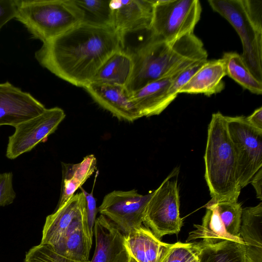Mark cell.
I'll use <instances>...</instances> for the list:
<instances>
[{"instance_id":"obj_30","label":"cell","mask_w":262,"mask_h":262,"mask_svg":"<svg viewBox=\"0 0 262 262\" xmlns=\"http://www.w3.org/2000/svg\"><path fill=\"white\" fill-rule=\"evenodd\" d=\"M80 189L83 193L86 202V236L88 244L92 248L94 226L96 220L97 207L96 199L93 195V191L88 193L81 187Z\"/></svg>"},{"instance_id":"obj_18","label":"cell","mask_w":262,"mask_h":262,"mask_svg":"<svg viewBox=\"0 0 262 262\" xmlns=\"http://www.w3.org/2000/svg\"><path fill=\"white\" fill-rule=\"evenodd\" d=\"M226 75L223 58L207 60L179 90L178 93L203 94L207 96L219 93L225 88L223 78Z\"/></svg>"},{"instance_id":"obj_25","label":"cell","mask_w":262,"mask_h":262,"mask_svg":"<svg viewBox=\"0 0 262 262\" xmlns=\"http://www.w3.org/2000/svg\"><path fill=\"white\" fill-rule=\"evenodd\" d=\"M222 58L225 64L226 75L252 93L262 94V82L251 73L240 54L233 52H226Z\"/></svg>"},{"instance_id":"obj_5","label":"cell","mask_w":262,"mask_h":262,"mask_svg":"<svg viewBox=\"0 0 262 262\" xmlns=\"http://www.w3.org/2000/svg\"><path fill=\"white\" fill-rule=\"evenodd\" d=\"M15 18L31 38L44 42L82 22L83 13L74 0H15Z\"/></svg>"},{"instance_id":"obj_22","label":"cell","mask_w":262,"mask_h":262,"mask_svg":"<svg viewBox=\"0 0 262 262\" xmlns=\"http://www.w3.org/2000/svg\"><path fill=\"white\" fill-rule=\"evenodd\" d=\"M61 164L62 179L61 193L56 208L62 205L72 198L97 168V160L94 155L86 156L77 164Z\"/></svg>"},{"instance_id":"obj_28","label":"cell","mask_w":262,"mask_h":262,"mask_svg":"<svg viewBox=\"0 0 262 262\" xmlns=\"http://www.w3.org/2000/svg\"><path fill=\"white\" fill-rule=\"evenodd\" d=\"M199 249L198 242H177L171 244L160 262H186Z\"/></svg>"},{"instance_id":"obj_14","label":"cell","mask_w":262,"mask_h":262,"mask_svg":"<svg viewBox=\"0 0 262 262\" xmlns=\"http://www.w3.org/2000/svg\"><path fill=\"white\" fill-rule=\"evenodd\" d=\"M83 193H75L67 202L48 215L43 227L40 244L53 247L59 242L70 229L86 217Z\"/></svg>"},{"instance_id":"obj_1","label":"cell","mask_w":262,"mask_h":262,"mask_svg":"<svg viewBox=\"0 0 262 262\" xmlns=\"http://www.w3.org/2000/svg\"><path fill=\"white\" fill-rule=\"evenodd\" d=\"M124 41L112 27L82 21L42 42L34 57L56 76L84 88L105 60L124 48Z\"/></svg>"},{"instance_id":"obj_13","label":"cell","mask_w":262,"mask_h":262,"mask_svg":"<svg viewBox=\"0 0 262 262\" xmlns=\"http://www.w3.org/2000/svg\"><path fill=\"white\" fill-rule=\"evenodd\" d=\"M154 0H112L110 2L112 25L124 39L130 33L149 30Z\"/></svg>"},{"instance_id":"obj_35","label":"cell","mask_w":262,"mask_h":262,"mask_svg":"<svg viewBox=\"0 0 262 262\" xmlns=\"http://www.w3.org/2000/svg\"><path fill=\"white\" fill-rule=\"evenodd\" d=\"M198 251L196 254H195L194 255L192 256L186 262H199L198 256Z\"/></svg>"},{"instance_id":"obj_11","label":"cell","mask_w":262,"mask_h":262,"mask_svg":"<svg viewBox=\"0 0 262 262\" xmlns=\"http://www.w3.org/2000/svg\"><path fill=\"white\" fill-rule=\"evenodd\" d=\"M65 117L60 107L46 108L37 116L14 127V133L8 138L6 157L13 160L30 151L53 134Z\"/></svg>"},{"instance_id":"obj_2","label":"cell","mask_w":262,"mask_h":262,"mask_svg":"<svg viewBox=\"0 0 262 262\" xmlns=\"http://www.w3.org/2000/svg\"><path fill=\"white\" fill-rule=\"evenodd\" d=\"M131 53L133 71L126 87L130 95L150 82L172 77L196 62L207 60L208 56L193 33L170 42L150 36Z\"/></svg>"},{"instance_id":"obj_31","label":"cell","mask_w":262,"mask_h":262,"mask_svg":"<svg viewBox=\"0 0 262 262\" xmlns=\"http://www.w3.org/2000/svg\"><path fill=\"white\" fill-rule=\"evenodd\" d=\"M13 174L12 172L0 173V206L12 204L16 194L13 186Z\"/></svg>"},{"instance_id":"obj_4","label":"cell","mask_w":262,"mask_h":262,"mask_svg":"<svg viewBox=\"0 0 262 262\" xmlns=\"http://www.w3.org/2000/svg\"><path fill=\"white\" fill-rule=\"evenodd\" d=\"M213 10L234 28L243 46L244 63L262 82V1L209 0Z\"/></svg>"},{"instance_id":"obj_29","label":"cell","mask_w":262,"mask_h":262,"mask_svg":"<svg viewBox=\"0 0 262 262\" xmlns=\"http://www.w3.org/2000/svg\"><path fill=\"white\" fill-rule=\"evenodd\" d=\"M206 60L199 61L174 76L165 97L164 103L167 107L177 97L179 90L188 81Z\"/></svg>"},{"instance_id":"obj_7","label":"cell","mask_w":262,"mask_h":262,"mask_svg":"<svg viewBox=\"0 0 262 262\" xmlns=\"http://www.w3.org/2000/svg\"><path fill=\"white\" fill-rule=\"evenodd\" d=\"M206 211L201 225H194L186 242L201 239L204 244L231 241L244 244L239 230L243 208L238 202L211 199L205 206Z\"/></svg>"},{"instance_id":"obj_6","label":"cell","mask_w":262,"mask_h":262,"mask_svg":"<svg viewBox=\"0 0 262 262\" xmlns=\"http://www.w3.org/2000/svg\"><path fill=\"white\" fill-rule=\"evenodd\" d=\"M201 12L199 0H154L150 36L170 42L192 33Z\"/></svg>"},{"instance_id":"obj_24","label":"cell","mask_w":262,"mask_h":262,"mask_svg":"<svg viewBox=\"0 0 262 262\" xmlns=\"http://www.w3.org/2000/svg\"><path fill=\"white\" fill-rule=\"evenodd\" d=\"M199 243V262H247L244 244L224 241L213 244Z\"/></svg>"},{"instance_id":"obj_8","label":"cell","mask_w":262,"mask_h":262,"mask_svg":"<svg viewBox=\"0 0 262 262\" xmlns=\"http://www.w3.org/2000/svg\"><path fill=\"white\" fill-rule=\"evenodd\" d=\"M178 173V169H174L152 191L145 210L143 224L159 239L178 233L183 225L180 216Z\"/></svg>"},{"instance_id":"obj_32","label":"cell","mask_w":262,"mask_h":262,"mask_svg":"<svg viewBox=\"0 0 262 262\" xmlns=\"http://www.w3.org/2000/svg\"><path fill=\"white\" fill-rule=\"evenodd\" d=\"M16 12L15 0H0V30L15 18Z\"/></svg>"},{"instance_id":"obj_23","label":"cell","mask_w":262,"mask_h":262,"mask_svg":"<svg viewBox=\"0 0 262 262\" xmlns=\"http://www.w3.org/2000/svg\"><path fill=\"white\" fill-rule=\"evenodd\" d=\"M86 216L74 225L59 242L51 247L56 252L69 259L80 262L89 261L91 248L82 226L84 224L86 229Z\"/></svg>"},{"instance_id":"obj_16","label":"cell","mask_w":262,"mask_h":262,"mask_svg":"<svg viewBox=\"0 0 262 262\" xmlns=\"http://www.w3.org/2000/svg\"><path fill=\"white\" fill-rule=\"evenodd\" d=\"M94 234L95 248L90 262H127L124 235L109 219L100 214L96 220Z\"/></svg>"},{"instance_id":"obj_19","label":"cell","mask_w":262,"mask_h":262,"mask_svg":"<svg viewBox=\"0 0 262 262\" xmlns=\"http://www.w3.org/2000/svg\"><path fill=\"white\" fill-rule=\"evenodd\" d=\"M247 262H262V203L243 208L239 230Z\"/></svg>"},{"instance_id":"obj_26","label":"cell","mask_w":262,"mask_h":262,"mask_svg":"<svg viewBox=\"0 0 262 262\" xmlns=\"http://www.w3.org/2000/svg\"><path fill=\"white\" fill-rule=\"evenodd\" d=\"M74 2L83 13L82 21L113 28L110 1L74 0Z\"/></svg>"},{"instance_id":"obj_15","label":"cell","mask_w":262,"mask_h":262,"mask_svg":"<svg viewBox=\"0 0 262 262\" xmlns=\"http://www.w3.org/2000/svg\"><path fill=\"white\" fill-rule=\"evenodd\" d=\"M84 89L97 104L118 119L134 122L141 118L126 87L92 82Z\"/></svg>"},{"instance_id":"obj_17","label":"cell","mask_w":262,"mask_h":262,"mask_svg":"<svg viewBox=\"0 0 262 262\" xmlns=\"http://www.w3.org/2000/svg\"><path fill=\"white\" fill-rule=\"evenodd\" d=\"M125 247L137 262H160L171 244L161 242L143 225L124 235Z\"/></svg>"},{"instance_id":"obj_10","label":"cell","mask_w":262,"mask_h":262,"mask_svg":"<svg viewBox=\"0 0 262 262\" xmlns=\"http://www.w3.org/2000/svg\"><path fill=\"white\" fill-rule=\"evenodd\" d=\"M152 194L143 195L135 189L114 190L105 195L98 211L126 235L142 226Z\"/></svg>"},{"instance_id":"obj_21","label":"cell","mask_w":262,"mask_h":262,"mask_svg":"<svg viewBox=\"0 0 262 262\" xmlns=\"http://www.w3.org/2000/svg\"><path fill=\"white\" fill-rule=\"evenodd\" d=\"M174 76L150 82L131 94L141 117L158 115L166 108L165 97Z\"/></svg>"},{"instance_id":"obj_3","label":"cell","mask_w":262,"mask_h":262,"mask_svg":"<svg viewBox=\"0 0 262 262\" xmlns=\"http://www.w3.org/2000/svg\"><path fill=\"white\" fill-rule=\"evenodd\" d=\"M205 179L211 199L237 202L241 193L237 159L226 116L213 114L208 125L205 155Z\"/></svg>"},{"instance_id":"obj_36","label":"cell","mask_w":262,"mask_h":262,"mask_svg":"<svg viewBox=\"0 0 262 262\" xmlns=\"http://www.w3.org/2000/svg\"><path fill=\"white\" fill-rule=\"evenodd\" d=\"M127 262H137L136 260L131 256L128 255V258Z\"/></svg>"},{"instance_id":"obj_20","label":"cell","mask_w":262,"mask_h":262,"mask_svg":"<svg viewBox=\"0 0 262 262\" xmlns=\"http://www.w3.org/2000/svg\"><path fill=\"white\" fill-rule=\"evenodd\" d=\"M133 67L131 52L124 48L120 49L105 60L92 82L126 87L132 76Z\"/></svg>"},{"instance_id":"obj_12","label":"cell","mask_w":262,"mask_h":262,"mask_svg":"<svg viewBox=\"0 0 262 262\" xmlns=\"http://www.w3.org/2000/svg\"><path fill=\"white\" fill-rule=\"evenodd\" d=\"M45 106L9 81L0 83V126L15 127L41 114Z\"/></svg>"},{"instance_id":"obj_33","label":"cell","mask_w":262,"mask_h":262,"mask_svg":"<svg viewBox=\"0 0 262 262\" xmlns=\"http://www.w3.org/2000/svg\"><path fill=\"white\" fill-rule=\"evenodd\" d=\"M246 120L252 126L262 130V107L255 110L250 116L246 117Z\"/></svg>"},{"instance_id":"obj_9","label":"cell","mask_w":262,"mask_h":262,"mask_svg":"<svg viewBox=\"0 0 262 262\" xmlns=\"http://www.w3.org/2000/svg\"><path fill=\"white\" fill-rule=\"evenodd\" d=\"M235 152L238 183L246 186L262 166V130L251 125L244 116H226Z\"/></svg>"},{"instance_id":"obj_27","label":"cell","mask_w":262,"mask_h":262,"mask_svg":"<svg viewBox=\"0 0 262 262\" xmlns=\"http://www.w3.org/2000/svg\"><path fill=\"white\" fill-rule=\"evenodd\" d=\"M25 262H80L61 255L49 245L40 244L32 247L26 254ZM88 262H90L88 261Z\"/></svg>"},{"instance_id":"obj_34","label":"cell","mask_w":262,"mask_h":262,"mask_svg":"<svg viewBox=\"0 0 262 262\" xmlns=\"http://www.w3.org/2000/svg\"><path fill=\"white\" fill-rule=\"evenodd\" d=\"M254 188L256 196L258 199L262 200L261 185H262V169L260 168L255 174L250 181Z\"/></svg>"}]
</instances>
